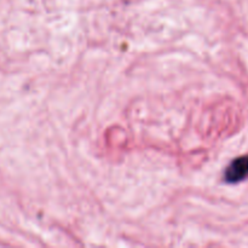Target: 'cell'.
<instances>
[{"label":"cell","instance_id":"6da1fadb","mask_svg":"<svg viewBox=\"0 0 248 248\" xmlns=\"http://www.w3.org/2000/svg\"><path fill=\"white\" fill-rule=\"evenodd\" d=\"M248 176V156L237 157L230 164L225 172V179L229 183H237Z\"/></svg>","mask_w":248,"mask_h":248}]
</instances>
